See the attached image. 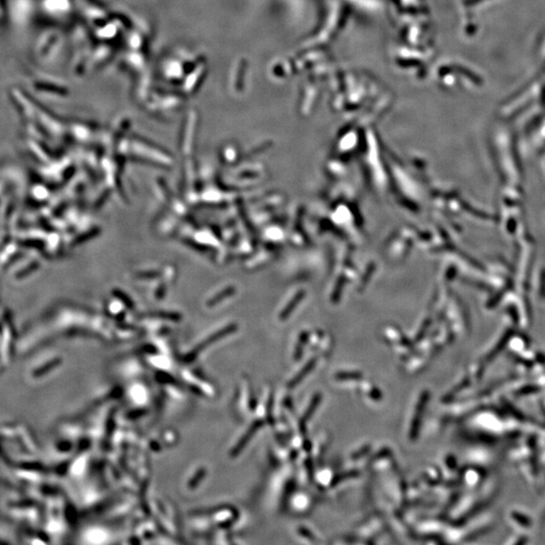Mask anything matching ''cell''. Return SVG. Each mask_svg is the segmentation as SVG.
I'll return each instance as SVG.
<instances>
[{"mask_svg":"<svg viewBox=\"0 0 545 545\" xmlns=\"http://www.w3.org/2000/svg\"><path fill=\"white\" fill-rule=\"evenodd\" d=\"M314 364H315V360H314V359H313V360H311V361H310V362H309V364H308V365H307V366L305 367V369H304V370H303L302 372H300V373L298 374V376H297V377H296V378H295V379H294V380L292 381V383H291V387H294L295 385L299 384V383H300V382L302 381V379H303V378L305 377V375H307V374H308V373L310 372V370H311V369H312V368L314 367Z\"/></svg>","mask_w":545,"mask_h":545,"instance_id":"1","label":"cell"},{"mask_svg":"<svg viewBox=\"0 0 545 545\" xmlns=\"http://www.w3.org/2000/svg\"><path fill=\"white\" fill-rule=\"evenodd\" d=\"M319 401H320V399H318V398H315V399L313 400V402H312V406H310V407H309V410H308V411L306 412V414H305V417L303 418V421H306V420H307V419H308V418L310 417V415H311V414H312V413L314 412V410H315V407L317 406V404H318V402H319Z\"/></svg>","mask_w":545,"mask_h":545,"instance_id":"2","label":"cell"}]
</instances>
